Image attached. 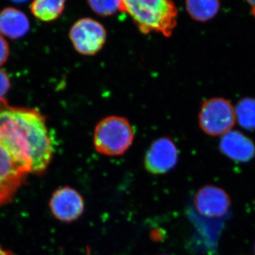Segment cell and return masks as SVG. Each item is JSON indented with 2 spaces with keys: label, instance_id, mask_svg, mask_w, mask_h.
Masks as SVG:
<instances>
[{
  "label": "cell",
  "instance_id": "6da1fadb",
  "mask_svg": "<svg viewBox=\"0 0 255 255\" xmlns=\"http://www.w3.org/2000/svg\"><path fill=\"white\" fill-rule=\"evenodd\" d=\"M0 145L29 173L41 174L53 155L46 119L33 109L10 106L0 100Z\"/></svg>",
  "mask_w": 255,
  "mask_h": 255
},
{
  "label": "cell",
  "instance_id": "7a4b0ae2",
  "mask_svg": "<svg viewBox=\"0 0 255 255\" xmlns=\"http://www.w3.org/2000/svg\"><path fill=\"white\" fill-rule=\"evenodd\" d=\"M120 11L131 17L142 34L170 37L177 26L179 11L172 0H122Z\"/></svg>",
  "mask_w": 255,
  "mask_h": 255
},
{
  "label": "cell",
  "instance_id": "3957f363",
  "mask_svg": "<svg viewBox=\"0 0 255 255\" xmlns=\"http://www.w3.org/2000/svg\"><path fill=\"white\" fill-rule=\"evenodd\" d=\"M134 140L131 124L124 117L110 116L96 126L93 142L96 151L107 156L124 155Z\"/></svg>",
  "mask_w": 255,
  "mask_h": 255
},
{
  "label": "cell",
  "instance_id": "277c9868",
  "mask_svg": "<svg viewBox=\"0 0 255 255\" xmlns=\"http://www.w3.org/2000/svg\"><path fill=\"white\" fill-rule=\"evenodd\" d=\"M236 121L235 107L229 100L222 97L205 101L199 111V127L210 136H223L232 130Z\"/></svg>",
  "mask_w": 255,
  "mask_h": 255
},
{
  "label": "cell",
  "instance_id": "5b68a950",
  "mask_svg": "<svg viewBox=\"0 0 255 255\" xmlns=\"http://www.w3.org/2000/svg\"><path fill=\"white\" fill-rule=\"evenodd\" d=\"M69 38L74 48L80 54L95 55L105 46L107 32L105 26L94 18H80L74 23Z\"/></svg>",
  "mask_w": 255,
  "mask_h": 255
},
{
  "label": "cell",
  "instance_id": "8992f818",
  "mask_svg": "<svg viewBox=\"0 0 255 255\" xmlns=\"http://www.w3.org/2000/svg\"><path fill=\"white\" fill-rule=\"evenodd\" d=\"M29 172L0 145V206L9 204Z\"/></svg>",
  "mask_w": 255,
  "mask_h": 255
},
{
  "label": "cell",
  "instance_id": "52a82bcc",
  "mask_svg": "<svg viewBox=\"0 0 255 255\" xmlns=\"http://www.w3.org/2000/svg\"><path fill=\"white\" fill-rule=\"evenodd\" d=\"M179 152L173 140L168 137L157 139L149 147L145 156L146 170L152 174H164L177 165Z\"/></svg>",
  "mask_w": 255,
  "mask_h": 255
},
{
  "label": "cell",
  "instance_id": "ba28073f",
  "mask_svg": "<svg viewBox=\"0 0 255 255\" xmlns=\"http://www.w3.org/2000/svg\"><path fill=\"white\" fill-rule=\"evenodd\" d=\"M50 211L57 219L65 223L78 220L85 211L83 196L73 188L60 187L53 193L49 202Z\"/></svg>",
  "mask_w": 255,
  "mask_h": 255
},
{
  "label": "cell",
  "instance_id": "9c48e42d",
  "mask_svg": "<svg viewBox=\"0 0 255 255\" xmlns=\"http://www.w3.org/2000/svg\"><path fill=\"white\" fill-rule=\"evenodd\" d=\"M194 204L201 216L217 219L223 217L229 212L231 199L229 194L222 188L206 185L196 192Z\"/></svg>",
  "mask_w": 255,
  "mask_h": 255
},
{
  "label": "cell",
  "instance_id": "30bf717a",
  "mask_svg": "<svg viewBox=\"0 0 255 255\" xmlns=\"http://www.w3.org/2000/svg\"><path fill=\"white\" fill-rule=\"evenodd\" d=\"M221 153L238 162H248L254 158V142L243 132L231 130L221 136L219 142Z\"/></svg>",
  "mask_w": 255,
  "mask_h": 255
},
{
  "label": "cell",
  "instance_id": "8fae6325",
  "mask_svg": "<svg viewBox=\"0 0 255 255\" xmlns=\"http://www.w3.org/2000/svg\"><path fill=\"white\" fill-rule=\"evenodd\" d=\"M29 30V20L22 11L13 7L0 11V34L16 40L26 36Z\"/></svg>",
  "mask_w": 255,
  "mask_h": 255
},
{
  "label": "cell",
  "instance_id": "7c38bea8",
  "mask_svg": "<svg viewBox=\"0 0 255 255\" xmlns=\"http://www.w3.org/2000/svg\"><path fill=\"white\" fill-rule=\"evenodd\" d=\"M188 14L194 21L206 22L219 13L220 0H185Z\"/></svg>",
  "mask_w": 255,
  "mask_h": 255
},
{
  "label": "cell",
  "instance_id": "4fadbf2b",
  "mask_svg": "<svg viewBox=\"0 0 255 255\" xmlns=\"http://www.w3.org/2000/svg\"><path fill=\"white\" fill-rule=\"evenodd\" d=\"M66 0H33L32 14L38 19L50 22L59 18L65 9Z\"/></svg>",
  "mask_w": 255,
  "mask_h": 255
},
{
  "label": "cell",
  "instance_id": "5bb4252c",
  "mask_svg": "<svg viewBox=\"0 0 255 255\" xmlns=\"http://www.w3.org/2000/svg\"><path fill=\"white\" fill-rule=\"evenodd\" d=\"M236 120L242 128L248 130H255V98L246 97L235 107Z\"/></svg>",
  "mask_w": 255,
  "mask_h": 255
},
{
  "label": "cell",
  "instance_id": "9a60e30c",
  "mask_svg": "<svg viewBox=\"0 0 255 255\" xmlns=\"http://www.w3.org/2000/svg\"><path fill=\"white\" fill-rule=\"evenodd\" d=\"M87 2L96 14L107 17L120 11L122 0H87Z\"/></svg>",
  "mask_w": 255,
  "mask_h": 255
},
{
  "label": "cell",
  "instance_id": "2e32d148",
  "mask_svg": "<svg viewBox=\"0 0 255 255\" xmlns=\"http://www.w3.org/2000/svg\"><path fill=\"white\" fill-rule=\"evenodd\" d=\"M11 83L7 73L4 70H0V100L4 99V97L9 92Z\"/></svg>",
  "mask_w": 255,
  "mask_h": 255
},
{
  "label": "cell",
  "instance_id": "e0dca14e",
  "mask_svg": "<svg viewBox=\"0 0 255 255\" xmlns=\"http://www.w3.org/2000/svg\"><path fill=\"white\" fill-rule=\"evenodd\" d=\"M9 47L7 41L0 34V66L4 65L9 58Z\"/></svg>",
  "mask_w": 255,
  "mask_h": 255
},
{
  "label": "cell",
  "instance_id": "ac0fdd59",
  "mask_svg": "<svg viewBox=\"0 0 255 255\" xmlns=\"http://www.w3.org/2000/svg\"><path fill=\"white\" fill-rule=\"evenodd\" d=\"M251 6V12L255 17V0H246Z\"/></svg>",
  "mask_w": 255,
  "mask_h": 255
},
{
  "label": "cell",
  "instance_id": "d6986e66",
  "mask_svg": "<svg viewBox=\"0 0 255 255\" xmlns=\"http://www.w3.org/2000/svg\"><path fill=\"white\" fill-rule=\"evenodd\" d=\"M0 255H14L11 251H6L0 246Z\"/></svg>",
  "mask_w": 255,
  "mask_h": 255
},
{
  "label": "cell",
  "instance_id": "ffe728a7",
  "mask_svg": "<svg viewBox=\"0 0 255 255\" xmlns=\"http://www.w3.org/2000/svg\"><path fill=\"white\" fill-rule=\"evenodd\" d=\"M11 1H14L16 3H24L27 1L28 0H11Z\"/></svg>",
  "mask_w": 255,
  "mask_h": 255
},
{
  "label": "cell",
  "instance_id": "44dd1931",
  "mask_svg": "<svg viewBox=\"0 0 255 255\" xmlns=\"http://www.w3.org/2000/svg\"></svg>",
  "mask_w": 255,
  "mask_h": 255
}]
</instances>
